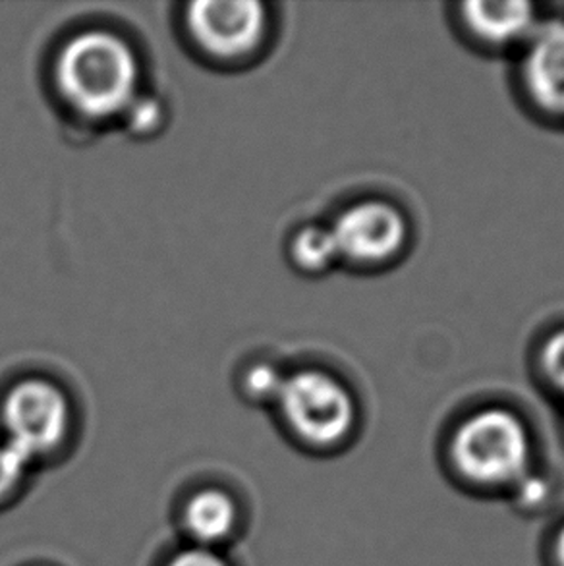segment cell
<instances>
[{
	"instance_id": "1",
	"label": "cell",
	"mask_w": 564,
	"mask_h": 566,
	"mask_svg": "<svg viewBox=\"0 0 564 566\" xmlns=\"http://www.w3.org/2000/svg\"><path fill=\"white\" fill-rule=\"evenodd\" d=\"M138 61L130 45L107 31H85L62 49L56 84L62 97L90 118L123 115L138 95Z\"/></svg>"
},
{
	"instance_id": "2",
	"label": "cell",
	"mask_w": 564,
	"mask_h": 566,
	"mask_svg": "<svg viewBox=\"0 0 564 566\" xmlns=\"http://www.w3.org/2000/svg\"><path fill=\"white\" fill-rule=\"evenodd\" d=\"M450 454L458 470L473 482H511L526 468L530 437L516 413L483 408L458 426Z\"/></svg>"
},
{
	"instance_id": "3",
	"label": "cell",
	"mask_w": 564,
	"mask_h": 566,
	"mask_svg": "<svg viewBox=\"0 0 564 566\" xmlns=\"http://www.w3.org/2000/svg\"><path fill=\"white\" fill-rule=\"evenodd\" d=\"M276 405L294 433L317 447L343 441L356 423L351 389L321 369H302L286 377Z\"/></svg>"
},
{
	"instance_id": "4",
	"label": "cell",
	"mask_w": 564,
	"mask_h": 566,
	"mask_svg": "<svg viewBox=\"0 0 564 566\" xmlns=\"http://www.w3.org/2000/svg\"><path fill=\"white\" fill-rule=\"evenodd\" d=\"M338 261L354 268H385L405 252L410 224L400 207L385 199H362L336 214L328 227Z\"/></svg>"
},
{
	"instance_id": "5",
	"label": "cell",
	"mask_w": 564,
	"mask_h": 566,
	"mask_svg": "<svg viewBox=\"0 0 564 566\" xmlns=\"http://www.w3.org/2000/svg\"><path fill=\"white\" fill-rule=\"evenodd\" d=\"M69 402L53 382L31 379L15 385L2 406L8 443L30 459L61 443L69 428Z\"/></svg>"
},
{
	"instance_id": "6",
	"label": "cell",
	"mask_w": 564,
	"mask_h": 566,
	"mask_svg": "<svg viewBox=\"0 0 564 566\" xmlns=\"http://www.w3.org/2000/svg\"><path fill=\"white\" fill-rule=\"evenodd\" d=\"M188 28L207 53L217 59H240L263 38L265 8L244 0L194 2L188 8Z\"/></svg>"
},
{
	"instance_id": "7",
	"label": "cell",
	"mask_w": 564,
	"mask_h": 566,
	"mask_svg": "<svg viewBox=\"0 0 564 566\" xmlns=\"http://www.w3.org/2000/svg\"><path fill=\"white\" fill-rule=\"evenodd\" d=\"M520 76L528 99L545 115L564 118V22L537 23L528 38Z\"/></svg>"
},
{
	"instance_id": "8",
	"label": "cell",
	"mask_w": 564,
	"mask_h": 566,
	"mask_svg": "<svg viewBox=\"0 0 564 566\" xmlns=\"http://www.w3.org/2000/svg\"><path fill=\"white\" fill-rule=\"evenodd\" d=\"M466 31L481 45L491 49L526 43L537 28L534 4L530 2H488L470 0L460 7Z\"/></svg>"
},
{
	"instance_id": "9",
	"label": "cell",
	"mask_w": 564,
	"mask_h": 566,
	"mask_svg": "<svg viewBox=\"0 0 564 566\" xmlns=\"http://www.w3.org/2000/svg\"><path fill=\"white\" fill-rule=\"evenodd\" d=\"M234 503L221 491H203L191 499L186 509V524L201 542H217L234 526Z\"/></svg>"
},
{
	"instance_id": "10",
	"label": "cell",
	"mask_w": 564,
	"mask_h": 566,
	"mask_svg": "<svg viewBox=\"0 0 564 566\" xmlns=\"http://www.w3.org/2000/svg\"><path fill=\"white\" fill-rule=\"evenodd\" d=\"M290 260L307 275H320L338 263L335 238L328 227L307 224L290 240Z\"/></svg>"
},
{
	"instance_id": "11",
	"label": "cell",
	"mask_w": 564,
	"mask_h": 566,
	"mask_svg": "<svg viewBox=\"0 0 564 566\" xmlns=\"http://www.w3.org/2000/svg\"><path fill=\"white\" fill-rule=\"evenodd\" d=\"M284 381L286 377L282 376L276 366L269 361H255L244 371L242 390L253 402H279Z\"/></svg>"
},
{
	"instance_id": "12",
	"label": "cell",
	"mask_w": 564,
	"mask_h": 566,
	"mask_svg": "<svg viewBox=\"0 0 564 566\" xmlns=\"http://www.w3.org/2000/svg\"><path fill=\"white\" fill-rule=\"evenodd\" d=\"M124 123L126 128L139 138L152 136L155 132L159 130L163 124V105L155 97H134L130 105L124 108Z\"/></svg>"
},
{
	"instance_id": "13",
	"label": "cell",
	"mask_w": 564,
	"mask_h": 566,
	"mask_svg": "<svg viewBox=\"0 0 564 566\" xmlns=\"http://www.w3.org/2000/svg\"><path fill=\"white\" fill-rule=\"evenodd\" d=\"M540 368L555 389L564 392V329L553 333L542 346Z\"/></svg>"
},
{
	"instance_id": "14",
	"label": "cell",
	"mask_w": 564,
	"mask_h": 566,
	"mask_svg": "<svg viewBox=\"0 0 564 566\" xmlns=\"http://www.w3.org/2000/svg\"><path fill=\"white\" fill-rule=\"evenodd\" d=\"M30 457L23 454L14 444H0V495L12 490L15 483L22 480L25 468L30 464Z\"/></svg>"
},
{
	"instance_id": "15",
	"label": "cell",
	"mask_w": 564,
	"mask_h": 566,
	"mask_svg": "<svg viewBox=\"0 0 564 566\" xmlns=\"http://www.w3.org/2000/svg\"><path fill=\"white\" fill-rule=\"evenodd\" d=\"M168 566H227V563L209 549H188L176 555Z\"/></svg>"
},
{
	"instance_id": "16",
	"label": "cell",
	"mask_w": 564,
	"mask_h": 566,
	"mask_svg": "<svg viewBox=\"0 0 564 566\" xmlns=\"http://www.w3.org/2000/svg\"><path fill=\"white\" fill-rule=\"evenodd\" d=\"M557 557H558V563H561V566H564V528L561 530V534H558Z\"/></svg>"
}]
</instances>
